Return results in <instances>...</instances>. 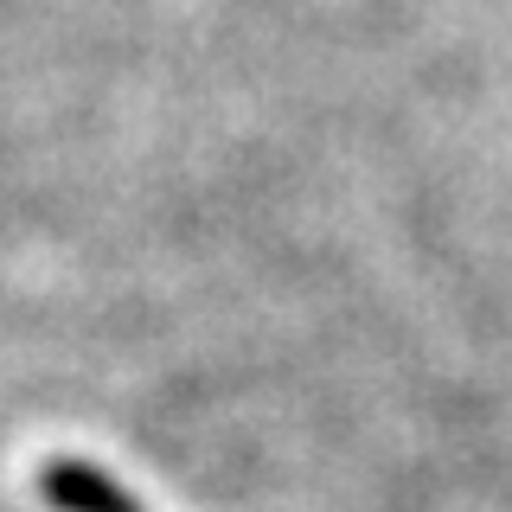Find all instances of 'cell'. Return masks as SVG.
I'll use <instances>...</instances> for the list:
<instances>
[{
	"label": "cell",
	"mask_w": 512,
	"mask_h": 512,
	"mask_svg": "<svg viewBox=\"0 0 512 512\" xmlns=\"http://www.w3.org/2000/svg\"><path fill=\"white\" fill-rule=\"evenodd\" d=\"M39 500L52 512H148L116 474H103L84 455H58L39 468Z\"/></svg>",
	"instance_id": "cell-1"
}]
</instances>
